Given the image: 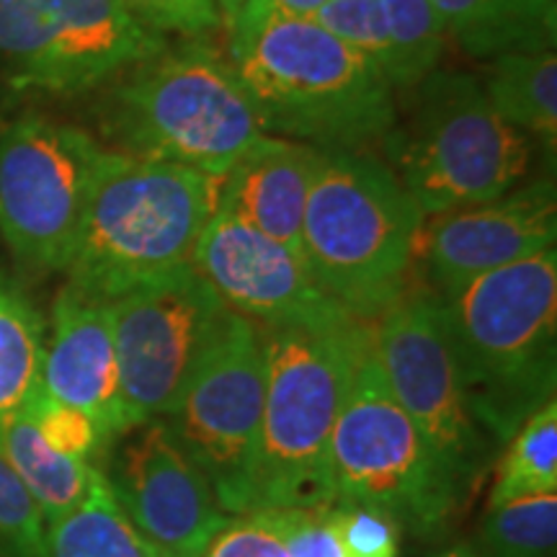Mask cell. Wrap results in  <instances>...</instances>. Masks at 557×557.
Here are the masks:
<instances>
[{
	"instance_id": "obj_33",
	"label": "cell",
	"mask_w": 557,
	"mask_h": 557,
	"mask_svg": "<svg viewBox=\"0 0 557 557\" xmlns=\"http://www.w3.org/2000/svg\"><path fill=\"white\" fill-rule=\"evenodd\" d=\"M199 557H289V549L267 508H256L230 517Z\"/></svg>"
},
{
	"instance_id": "obj_35",
	"label": "cell",
	"mask_w": 557,
	"mask_h": 557,
	"mask_svg": "<svg viewBox=\"0 0 557 557\" xmlns=\"http://www.w3.org/2000/svg\"><path fill=\"white\" fill-rule=\"evenodd\" d=\"M218 3V11H220V18H222V26H233L235 18L240 16L243 5L248 3V0H214Z\"/></svg>"
},
{
	"instance_id": "obj_17",
	"label": "cell",
	"mask_w": 557,
	"mask_h": 557,
	"mask_svg": "<svg viewBox=\"0 0 557 557\" xmlns=\"http://www.w3.org/2000/svg\"><path fill=\"white\" fill-rule=\"evenodd\" d=\"M41 389L94 418L111 438L129 431L109 302L70 287L52 305Z\"/></svg>"
},
{
	"instance_id": "obj_22",
	"label": "cell",
	"mask_w": 557,
	"mask_h": 557,
	"mask_svg": "<svg viewBox=\"0 0 557 557\" xmlns=\"http://www.w3.org/2000/svg\"><path fill=\"white\" fill-rule=\"evenodd\" d=\"M158 553L122 511L103 470L78 506L47 521L39 547V557H158Z\"/></svg>"
},
{
	"instance_id": "obj_13",
	"label": "cell",
	"mask_w": 557,
	"mask_h": 557,
	"mask_svg": "<svg viewBox=\"0 0 557 557\" xmlns=\"http://www.w3.org/2000/svg\"><path fill=\"white\" fill-rule=\"evenodd\" d=\"M109 310L129 429L169 413L230 315L194 267L111 299Z\"/></svg>"
},
{
	"instance_id": "obj_26",
	"label": "cell",
	"mask_w": 557,
	"mask_h": 557,
	"mask_svg": "<svg viewBox=\"0 0 557 557\" xmlns=\"http://www.w3.org/2000/svg\"><path fill=\"white\" fill-rule=\"evenodd\" d=\"M555 542L557 493L487 508L472 547L480 557H553Z\"/></svg>"
},
{
	"instance_id": "obj_3",
	"label": "cell",
	"mask_w": 557,
	"mask_h": 557,
	"mask_svg": "<svg viewBox=\"0 0 557 557\" xmlns=\"http://www.w3.org/2000/svg\"><path fill=\"white\" fill-rule=\"evenodd\" d=\"M220 181L109 148L65 267L70 287L111 302L191 267L194 248L218 212Z\"/></svg>"
},
{
	"instance_id": "obj_36",
	"label": "cell",
	"mask_w": 557,
	"mask_h": 557,
	"mask_svg": "<svg viewBox=\"0 0 557 557\" xmlns=\"http://www.w3.org/2000/svg\"><path fill=\"white\" fill-rule=\"evenodd\" d=\"M434 557H480V555L475 553V547H472L470 542H457V545L442 549V553Z\"/></svg>"
},
{
	"instance_id": "obj_7",
	"label": "cell",
	"mask_w": 557,
	"mask_h": 557,
	"mask_svg": "<svg viewBox=\"0 0 557 557\" xmlns=\"http://www.w3.org/2000/svg\"><path fill=\"white\" fill-rule=\"evenodd\" d=\"M406 120L387 132V165L423 218L504 197L524 178L532 143L493 109L468 73L418 83Z\"/></svg>"
},
{
	"instance_id": "obj_5",
	"label": "cell",
	"mask_w": 557,
	"mask_h": 557,
	"mask_svg": "<svg viewBox=\"0 0 557 557\" xmlns=\"http://www.w3.org/2000/svg\"><path fill=\"white\" fill-rule=\"evenodd\" d=\"M426 218L364 150H323L302 222V259L336 302L377 320L410 289Z\"/></svg>"
},
{
	"instance_id": "obj_21",
	"label": "cell",
	"mask_w": 557,
	"mask_h": 557,
	"mask_svg": "<svg viewBox=\"0 0 557 557\" xmlns=\"http://www.w3.org/2000/svg\"><path fill=\"white\" fill-rule=\"evenodd\" d=\"M483 90L504 120L537 137L555 156L557 148V54L555 50L508 52L491 60Z\"/></svg>"
},
{
	"instance_id": "obj_16",
	"label": "cell",
	"mask_w": 557,
	"mask_h": 557,
	"mask_svg": "<svg viewBox=\"0 0 557 557\" xmlns=\"http://www.w3.org/2000/svg\"><path fill=\"white\" fill-rule=\"evenodd\" d=\"M555 184L537 178L483 205L449 209L423 225L421 256L431 292L447 297L472 278L555 248Z\"/></svg>"
},
{
	"instance_id": "obj_27",
	"label": "cell",
	"mask_w": 557,
	"mask_h": 557,
	"mask_svg": "<svg viewBox=\"0 0 557 557\" xmlns=\"http://www.w3.org/2000/svg\"><path fill=\"white\" fill-rule=\"evenodd\" d=\"M312 21L344 41L348 50L372 62L387 81L389 37L382 0H329Z\"/></svg>"
},
{
	"instance_id": "obj_25",
	"label": "cell",
	"mask_w": 557,
	"mask_h": 557,
	"mask_svg": "<svg viewBox=\"0 0 557 557\" xmlns=\"http://www.w3.org/2000/svg\"><path fill=\"white\" fill-rule=\"evenodd\" d=\"M389 37V73L393 90H410L438 70L447 45L442 18L431 0H382Z\"/></svg>"
},
{
	"instance_id": "obj_20",
	"label": "cell",
	"mask_w": 557,
	"mask_h": 557,
	"mask_svg": "<svg viewBox=\"0 0 557 557\" xmlns=\"http://www.w3.org/2000/svg\"><path fill=\"white\" fill-rule=\"evenodd\" d=\"M0 457L37 500L45 524L78 506L101 470L54 451L24 410L0 418Z\"/></svg>"
},
{
	"instance_id": "obj_32",
	"label": "cell",
	"mask_w": 557,
	"mask_h": 557,
	"mask_svg": "<svg viewBox=\"0 0 557 557\" xmlns=\"http://www.w3.org/2000/svg\"><path fill=\"white\" fill-rule=\"evenodd\" d=\"M287 542L289 557H346L333 521V500L318 506L267 508Z\"/></svg>"
},
{
	"instance_id": "obj_9",
	"label": "cell",
	"mask_w": 557,
	"mask_h": 557,
	"mask_svg": "<svg viewBox=\"0 0 557 557\" xmlns=\"http://www.w3.org/2000/svg\"><path fill=\"white\" fill-rule=\"evenodd\" d=\"M263 393V329L230 310L218 338L163 416L165 426L205 472L230 517L253 511Z\"/></svg>"
},
{
	"instance_id": "obj_14",
	"label": "cell",
	"mask_w": 557,
	"mask_h": 557,
	"mask_svg": "<svg viewBox=\"0 0 557 557\" xmlns=\"http://www.w3.org/2000/svg\"><path fill=\"white\" fill-rule=\"evenodd\" d=\"M191 267L230 310L261 329H331L357 318L320 287L299 256L222 209L207 222Z\"/></svg>"
},
{
	"instance_id": "obj_18",
	"label": "cell",
	"mask_w": 557,
	"mask_h": 557,
	"mask_svg": "<svg viewBox=\"0 0 557 557\" xmlns=\"http://www.w3.org/2000/svg\"><path fill=\"white\" fill-rule=\"evenodd\" d=\"M320 158L323 150L312 145L261 135L222 176L218 209L302 259L305 207Z\"/></svg>"
},
{
	"instance_id": "obj_19",
	"label": "cell",
	"mask_w": 557,
	"mask_h": 557,
	"mask_svg": "<svg viewBox=\"0 0 557 557\" xmlns=\"http://www.w3.org/2000/svg\"><path fill=\"white\" fill-rule=\"evenodd\" d=\"M444 32L480 60L555 50L557 0H431Z\"/></svg>"
},
{
	"instance_id": "obj_4",
	"label": "cell",
	"mask_w": 557,
	"mask_h": 557,
	"mask_svg": "<svg viewBox=\"0 0 557 557\" xmlns=\"http://www.w3.org/2000/svg\"><path fill=\"white\" fill-rule=\"evenodd\" d=\"M111 150L225 176L263 132L240 75L209 41L165 47L111 83L101 116Z\"/></svg>"
},
{
	"instance_id": "obj_37",
	"label": "cell",
	"mask_w": 557,
	"mask_h": 557,
	"mask_svg": "<svg viewBox=\"0 0 557 557\" xmlns=\"http://www.w3.org/2000/svg\"><path fill=\"white\" fill-rule=\"evenodd\" d=\"M158 557H199V555H184V553H169V549H160Z\"/></svg>"
},
{
	"instance_id": "obj_29",
	"label": "cell",
	"mask_w": 557,
	"mask_h": 557,
	"mask_svg": "<svg viewBox=\"0 0 557 557\" xmlns=\"http://www.w3.org/2000/svg\"><path fill=\"white\" fill-rule=\"evenodd\" d=\"M45 517L16 472L0 457V557H39Z\"/></svg>"
},
{
	"instance_id": "obj_24",
	"label": "cell",
	"mask_w": 557,
	"mask_h": 557,
	"mask_svg": "<svg viewBox=\"0 0 557 557\" xmlns=\"http://www.w3.org/2000/svg\"><path fill=\"white\" fill-rule=\"evenodd\" d=\"M557 493V400H547L508 436L487 508Z\"/></svg>"
},
{
	"instance_id": "obj_23",
	"label": "cell",
	"mask_w": 557,
	"mask_h": 557,
	"mask_svg": "<svg viewBox=\"0 0 557 557\" xmlns=\"http://www.w3.org/2000/svg\"><path fill=\"white\" fill-rule=\"evenodd\" d=\"M47 323L24 284L0 267V418L18 413L41 389Z\"/></svg>"
},
{
	"instance_id": "obj_2",
	"label": "cell",
	"mask_w": 557,
	"mask_h": 557,
	"mask_svg": "<svg viewBox=\"0 0 557 557\" xmlns=\"http://www.w3.org/2000/svg\"><path fill=\"white\" fill-rule=\"evenodd\" d=\"M475 418L493 444L555 398L557 250L487 271L442 297Z\"/></svg>"
},
{
	"instance_id": "obj_15",
	"label": "cell",
	"mask_w": 557,
	"mask_h": 557,
	"mask_svg": "<svg viewBox=\"0 0 557 557\" xmlns=\"http://www.w3.org/2000/svg\"><path fill=\"white\" fill-rule=\"evenodd\" d=\"M111 457V493L145 540L169 553L199 555L230 513L163 418L124 431Z\"/></svg>"
},
{
	"instance_id": "obj_30",
	"label": "cell",
	"mask_w": 557,
	"mask_h": 557,
	"mask_svg": "<svg viewBox=\"0 0 557 557\" xmlns=\"http://www.w3.org/2000/svg\"><path fill=\"white\" fill-rule=\"evenodd\" d=\"M333 521L346 557H398L403 527L382 508L333 500Z\"/></svg>"
},
{
	"instance_id": "obj_12",
	"label": "cell",
	"mask_w": 557,
	"mask_h": 557,
	"mask_svg": "<svg viewBox=\"0 0 557 557\" xmlns=\"http://www.w3.org/2000/svg\"><path fill=\"white\" fill-rule=\"evenodd\" d=\"M165 47L120 0H0V67L16 88L86 94Z\"/></svg>"
},
{
	"instance_id": "obj_28",
	"label": "cell",
	"mask_w": 557,
	"mask_h": 557,
	"mask_svg": "<svg viewBox=\"0 0 557 557\" xmlns=\"http://www.w3.org/2000/svg\"><path fill=\"white\" fill-rule=\"evenodd\" d=\"M24 413L32 418L34 426L45 436V442L65 457L94 462L99 451L109 444V436L103 434V429L94 418L67 406V403L52 398L45 389L34 395Z\"/></svg>"
},
{
	"instance_id": "obj_6",
	"label": "cell",
	"mask_w": 557,
	"mask_h": 557,
	"mask_svg": "<svg viewBox=\"0 0 557 557\" xmlns=\"http://www.w3.org/2000/svg\"><path fill=\"white\" fill-rule=\"evenodd\" d=\"M374 320L331 329H263L267 393L253 478L256 508L336 500L331 438Z\"/></svg>"
},
{
	"instance_id": "obj_34",
	"label": "cell",
	"mask_w": 557,
	"mask_h": 557,
	"mask_svg": "<svg viewBox=\"0 0 557 557\" xmlns=\"http://www.w3.org/2000/svg\"><path fill=\"white\" fill-rule=\"evenodd\" d=\"M325 3H329V0H248L246 5L263 13H278V16L312 18ZM246 5H243V9H246Z\"/></svg>"
},
{
	"instance_id": "obj_8",
	"label": "cell",
	"mask_w": 557,
	"mask_h": 557,
	"mask_svg": "<svg viewBox=\"0 0 557 557\" xmlns=\"http://www.w3.org/2000/svg\"><path fill=\"white\" fill-rule=\"evenodd\" d=\"M331 483L336 500L382 508L421 537L444 532L465 498L429 438L389 393L374 331L333 429Z\"/></svg>"
},
{
	"instance_id": "obj_11",
	"label": "cell",
	"mask_w": 557,
	"mask_h": 557,
	"mask_svg": "<svg viewBox=\"0 0 557 557\" xmlns=\"http://www.w3.org/2000/svg\"><path fill=\"white\" fill-rule=\"evenodd\" d=\"M374 351L389 393L468 496L483 478L496 444L472 410L442 297L431 289H408L374 320Z\"/></svg>"
},
{
	"instance_id": "obj_1",
	"label": "cell",
	"mask_w": 557,
	"mask_h": 557,
	"mask_svg": "<svg viewBox=\"0 0 557 557\" xmlns=\"http://www.w3.org/2000/svg\"><path fill=\"white\" fill-rule=\"evenodd\" d=\"M227 32V60L267 135L320 150H361L382 143L398 120L385 75L318 21L246 5Z\"/></svg>"
},
{
	"instance_id": "obj_31",
	"label": "cell",
	"mask_w": 557,
	"mask_h": 557,
	"mask_svg": "<svg viewBox=\"0 0 557 557\" xmlns=\"http://www.w3.org/2000/svg\"><path fill=\"white\" fill-rule=\"evenodd\" d=\"M120 5L145 29L165 39L176 34L184 39L209 41L222 26L214 0H120Z\"/></svg>"
},
{
	"instance_id": "obj_10",
	"label": "cell",
	"mask_w": 557,
	"mask_h": 557,
	"mask_svg": "<svg viewBox=\"0 0 557 557\" xmlns=\"http://www.w3.org/2000/svg\"><path fill=\"white\" fill-rule=\"evenodd\" d=\"M107 152L86 129L41 116L0 132V238L21 267L65 271Z\"/></svg>"
}]
</instances>
